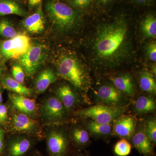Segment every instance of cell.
Masks as SVG:
<instances>
[{"instance_id":"26","label":"cell","mask_w":156,"mask_h":156,"mask_svg":"<svg viewBox=\"0 0 156 156\" xmlns=\"http://www.w3.org/2000/svg\"><path fill=\"white\" fill-rule=\"evenodd\" d=\"M75 142L80 146H85L89 143V135L88 131L82 128H76L72 132Z\"/></svg>"},{"instance_id":"14","label":"cell","mask_w":156,"mask_h":156,"mask_svg":"<svg viewBox=\"0 0 156 156\" xmlns=\"http://www.w3.org/2000/svg\"><path fill=\"white\" fill-rule=\"evenodd\" d=\"M9 98L14 108L19 112L28 116L32 115L35 112L36 105L32 99L14 93L10 94Z\"/></svg>"},{"instance_id":"34","label":"cell","mask_w":156,"mask_h":156,"mask_svg":"<svg viewBox=\"0 0 156 156\" xmlns=\"http://www.w3.org/2000/svg\"><path fill=\"white\" fill-rule=\"evenodd\" d=\"M4 146V133L0 128V155L2 153Z\"/></svg>"},{"instance_id":"11","label":"cell","mask_w":156,"mask_h":156,"mask_svg":"<svg viewBox=\"0 0 156 156\" xmlns=\"http://www.w3.org/2000/svg\"><path fill=\"white\" fill-rule=\"evenodd\" d=\"M45 23L44 14L42 10L41 3L34 14L23 20L22 25L24 29L29 33L38 34L44 30Z\"/></svg>"},{"instance_id":"10","label":"cell","mask_w":156,"mask_h":156,"mask_svg":"<svg viewBox=\"0 0 156 156\" xmlns=\"http://www.w3.org/2000/svg\"><path fill=\"white\" fill-rule=\"evenodd\" d=\"M114 122L113 132L117 136L126 139L132 137L136 126V120L134 117L122 115Z\"/></svg>"},{"instance_id":"23","label":"cell","mask_w":156,"mask_h":156,"mask_svg":"<svg viewBox=\"0 0 156 156\" xmlns=\"http://www.w3.org/2000/svg\"><path fill=\"white\" fill-rule=\"evenodd\" d=\"M15 14L25 16L26 12L16 2L10 0H0V15Z\"/></svg>"},{"instance_id":"28","label":"cell","mask_w":156,"mask_h":156,"mask_svg":"<svg viewBox=\"0 0 156 156\" xmlns=\"http://www.w3.org/2000/svg\"><path fill=\"white\" fill-rule=\"evenodd\" d=\"M148 138L152 143L156 144V120L155 118L150 119L145 124L144 129Z\"/></svg>"},{"instance_id":"21","label":"cell","mask_w":156,"mask_h":156,"mask_svg":"<svg viewBox=\"0 0 156 156\" xmlns=\"http://www.w3.org/2000/svg\"><path fill=\"white\" fill-rule=\"evenodd\" d=\"M156 108L155 101L147 96H140L134 104V111L140 114L152 112L155 111Z\"/></svg>"},{"instance_id":"17","label":"cell","mask_w":156,"mask_h":156,"mask_svg":"<svg viewBox=\"0 0 156 156\" xmlns=\"http://www.w3.org/2000/svg\"><path fill=\"white\" fill-rule=\"evenodd\" d=\"M31 145L30 140L25 136L14 137L9 143L8 153L9 156H23L29 150Z\"/></svg>"},{"instance_id":"30","label":"cell","mask_w":156,"mask_h":156,"mask_svg":"<svg viewBox=\"0 0 156 156\" xmlns=\"http://www.w3.org/2000/svg\"><path fill=\"white\" fill-rule=\"evenodd\" d=\"M145 55L149 60L155 63L156 61V43L155 41L148 42L144 48Z\"/></svg>"},{"instance_id":"16","label":"cell","mask_w":156,"mask_h":156,"mask_svg":"<svg viewBox=\"0 0 156 156\" xmlns=\"http://www.w3.org/2000/svg\"><path fill=\"white\" fill-rule=\"evenodd\" d=\"M56 96L61 101L66 111L73 108L77 102L76 94L68 85L58 87L56 91Z\"/></svg>"},{"instance_id":"33","label":"cell","mask_w":156,"mask_h":156,"mask_svg":"<svg viewBox=\"0 0 156 156\" xmlns=\"http://www.w3.org/2000/svg\"><path fill=\"white\" fill-rule=\"evenodd\" d=\"M28 5L31 9H33L41 4L42 0H27Z\"/></svg>"},{"instance_id":"24","label":"cell","mask_w":156,"mask_h":156,"mask_svg":"<svg viewBox=\"0 0 156 156\" xmlns=\"http://www.w3.org/2000/svg\"><path fill=\"white\" fill-rule=\"evenodd\" d=\"M87 128L92 134L98 136H106L111 133V124H101L91 120L87 125Z\"/></svg>"},{"instance_id":"6","label":"cell","mask_w":156,"mask_h":156,"mask_svg":"<svg viewBox=\"0 0 156 156\" xmlns=\"http://www.w3.org/2000/svg\"><path fill=\"white\" fill-rule=\"evenodd\" d=\"M31 45L30 38L25 34L16 36L1 42L0 54L6 59L18 58L28 50Z\"/></svg>"},{"instance_id":"8","label":"cell","mask_w":156,"mask_h":156,"mask_svg":"<svg viewBox=\"0 0 156 156\" xmlns=\"http://www.w3.org/2000/svg\"><path fill=\"white\" fill-rule=\"evenodd\" d=\"M98 100L103 105L109 106H123L125 101L124 94L113 84H105L95 92Z\"/></svg>"},{"instance_id":"37","label":"cell","mask_w":156,"mask_h":156,"mask_svg":"<svg viewBox=\"0 0 156 156\" xmlns=\"http://www.w3.org/2000/svg\"><path fill=\"white\" fill-rule=\"evenodd\" d=\"M2 101V92L0 90V104H1Z\"/></svg>"},{"instance_id":"3","label":"cell","mask_w":156,"mask_h":156,"mask_svg":"<svg viewBox=\"0 0 156 156\" xmlns=\"http://www.w3.org/2000/svg\"><path fill=\"white\" fill-rule=\"evenodd\" d=\"M45 11L53 28L58 33H68L81 24L82 19L77 11L58 0L48 1Z\"/></svg>"},{"instance_id":"9","label":"cell","mask_w":156,"mask_h":156,"mask_svg":"<svg viewBox=\"0 0 156 156\" xmlns=\"http://www.w3.org/2000/svg\"><path fill=\"white\" fill-rule=\"evenodd\" d=\"M47 146L51 156H64L68 147L66 135L59 130H51L47 136Z\"/></svg>"},{"instance_id":"19","label":"cell","mask_w":156,"mask_h":156,"mask_svg":"<svg viewBox=\"0 0 156 156\" xmlns=\"http://www.w3.org/2000/svg\"><path fill=\"white\" fill-rule=\"evenodd\" d=\"M140 31L143 38L154 39L156 37V18L154 14H148L141 20Z\"/></svg>"},{"instance_id":"1","label":"cell","mask_w":156,"mask_h":156,"mask_svg":"<svg viewBox=\"0 0 156 156\" xmlns=\"http://www.w3.org/2000/svg\"><path fill=\"white\" fill-rule=\"evenodd\" d=\"M88 46L91 62L99 69H117L136 56L132 25L123 14L97 23Z\"/></svg>"},{"instance_id":"13","label":"cell","mask_w":156,"mask_h":156,"mask_svg":"<svg viewBox=\"0 0 156 156\" xmlns=\"http://www.w3.org/2000/svg\"><path fill=\"white\" fill-rule=\"evenodd\" d=\"M12 123L14 130L19 132L32 133L39 128V124L36 121L29 116L20 112L13 115Z\"/></svg>"},{"instance_id":"36","label":"cell","mask_w":156,"mask_h":156,"mask_svg":"<svg viewBox=\"0 0 156 156\" xmlns=\"http://www.w3.org/2000/svg\"><path fill=\"white\" fill-rule=\"evenodd\" d=\"M98 3L102 4V5H106L108 3L111 2L113 0H97Z\"/></svg>"},{"instance_id":"7","label":"cell","mask_w":156,"mask_h":156,"mask_svg":"<svg viewBox=\"0 0 156 156\" xmlns=\"http://www.w3.org/2000/svg\"><path fill=\"white\" fill-rule=\"evenodd\" d=\"M43 119L50 123H59L64 119L66 109L56 96L48 97L41 107Z\"/></svg>"},{"instance_id":"27","label":"cell","mask_w":156,"mask_h":156,"mask_svg":"<svg viewBox=\"0 0 156 156\" xmlns=\"http://www.w3.org/2000/svg\"><path fill=\"white\" fill-rule=\"evenodd\" d=\"M132 145L127 139L120 140L115 145L114 152L118 156H127L131 152Z\"/></svg>"},{"instance_id":"22","label":"cell","mask_w":156,"mask_h":156,"mask_svg":"<svg viewBox=\"0 0 156 156\" xmlns=\"http://www.w3.org/2000/svg\"><path fill=\"white\" fill-rule=\"evenodd\" d=\"M139 83L140 87L143 91L151 95H155L156 80L152 73L146 71L140 72L139 76Z\"/></svg>"},{"instance_id":"31","label":"cell","mask_w":156,"mask_h":156,"mask_svg":"<svg viewBox=\"0 0 156 156\" xmlns=\"http://www.w3.org/2000/svg\"><path fill=\"white\" fill-rule=\"evenodd\" d=\"M92 0H69L70 5L76 9H84L91 5Z\"/></svg>"},{"instance_id":"35","label":"cell","mask_w":156,"mask_h":156,"mask_svg":"<svg viewBox=\"0 0 156 156\" xmlns=\"http://www.w3.org/2000/svg\"><path fill=\"white\" fill-rule=\"evenodd\" d=\"M132 2L140 5H145L152 2L154 0H131Z\"/></svg>"},{"instance_id":"4","label":"cell","mask_w":156,"mask_h":156,"mask_svg":"<svg viewBox=\"0 0 156 156\" xmlns=\"http://www.w3.org/2000/svg\"><path fill=\"white\" fill-rule=\"evenodd\" d=\"M124 106H109L98 105L80 110L75 112L76 115L101 124H111L121 116L125 112Z\"/></svg>"},{"instance_id":"29","label":"cell","mask_w":156,"mask_h":156,"mask_svg":"<svg viewBox=\"0 0 156 156\" xmlns=\"http://www.w3.org/2000/svg\"><path fill=\"white\" fill-rule=\"evenodd\" d=\"M11 72L13 79L20 83L23 84L25 80V72L22 66L19 64L14 65Z\"/></svg>"},{"instance_id":"15","label":"cell","mask_w":156,"mask_h":156,"mask_svg":"<svg viewBox=\"0 0 156 156\" xmlns=\"http://www.w3.org/2000/svg\"><path fill=\"white\" fill-rule=\"evenodd\" d=\"M133 147L144 156H149L153 153V143L146 134L144 130H139L131 137Z\"/></svg>"},{"instance_id":"25","label":"cell","mask_w":156,"mask_h":156,"mask_svg":"<svg viewBox=\"0 0 156 156\" xmlns=\"http://www.w3.org/2000/svg\"><path fill=\"white\" fill-rule=\"evenodd\" d=\"M17 35V31L9 20L3 19L0 20V36L11 39Z\"/></svg>"},{"instance_id":"39","label":"cell","mask_w":156,"mask_h":156,"mask_svg":"<svg viewBox=\"0 0 156 156\" xmlns=\"http://www.w3.org/2000/svg\"><path fill=\"white\" fill-rule=\"evenodd\" d=\"M10 1H14V2H15V1H18V0H10Z\"/></svg>"},{"instance_id":"5","label":"cell","mask_w":156,"mask_h":156,"mask_svg":"<svg viewBox=\"0 0 156 156\" xmlns=\"http://www.w3.org/2000/svg\"><path fill=\"white\" fill-rule=\"evenodd\" d=\"M47 55L46 48L43 45L31 44L27 51L18 59L24 72L29 76H32L44 62Z\"/></svg>"},{"instance_id":"32","label":"cell","mask_w":156,"mask_h":156,"mask_svg":"<svg viewBox=\"0 0 156 156\" xmlns=\"http://www.w3.org/2000/svg\"><path fill=\"white\" fill-rule=\"evenodd\" d=\"M8 117V108L4 105L0 104V123L5 122Z\"/></svg>"},{"instance_id":"38","label":"cell","mask_w":156,"mask_h":156,"mask_svg":"<svg viewBox=\"0 0 156 156\" xmlns=\"http://www.w3.org/2000/svg\"><path fill=\"white\" fill-rule=\"evenodd\" d=\"M2 64L0 62V76L2 75Z\"/></svg>"},{"instance_id":"20","label":"cell","mask_w":156,"mask_h":156,"mask_svg":"<svg viewBox=\"0 0 156 156\" xmlns=\"http://www.w3.org/2000/svg\"><path fill=\"white\" fill-rule=\"evenodd\" d=\"M2 84L5 89L19 95L30 96L33 92L32 89L24 87L22 84L9 76L3 79Z\"/></svg>"},{"instance_id":"12","label":"cell","mask_w":156,"mask_h":156,"mask_svg":"<svg viewBox=\"0 0 156 156\" xmlns=\"http://www.w3.org/2000/svg\"><path fill=\"white\" fill-rule=\"evenodd\" d=\"M113 84L124 95L132 96L135 94L136 87L133 78L128 73H122L110 78Z\"/></svg>"},{"instance_id":"2","label":"cell","mask_w":156,"mask_h":156,"mask_svg":"<svg viewBox=\"0 0 156 156\" xmlns=\"http://www.w3.org/2000/svg\"><path fill=\"white\" fill-rule=\"evenodd\" d=\"M57 74L69 82L80 92L87 94L91 85L89 71L75 53L64 51L59 53L56 62Z\"/></svg>"},{"instance_id":"18","label":"cell","mask_w":156,"mask_h":156,"mask_svg":"<svg viewBox=\"0 0 156 156\" xmlns=\"http://www.w3.org/2000/svg\"><path fill=\"white\" fill-rule=\"evenodd\" d=\"M56 80V75L53 70L47 68L42 71L37 76L35 81V88L37 92L38 93L44 92Z\"/></svg>"}]
</instances>
